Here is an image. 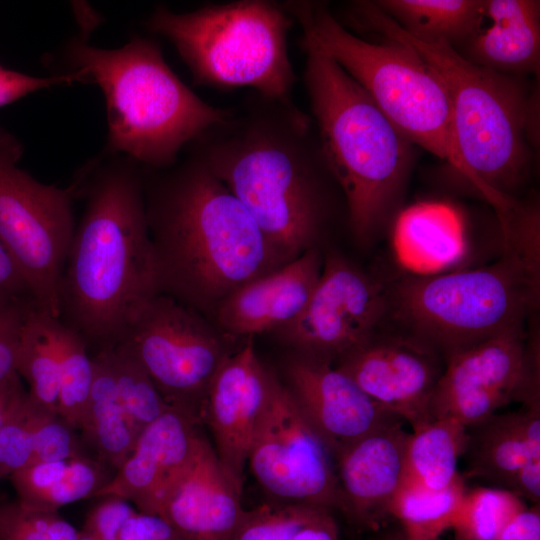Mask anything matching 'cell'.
Segmentation results:
<instances>
[{
  "label": "cell",
  "mask_w": 540,
  "mask_h": 540,
  "mask_svg": "<svg viewBox=\"0 0 540 540\" xmlns=\"http://www.w3.org/2000/svg\"><path fill=\"white\" fill-rule=\"evenodd\" d=\"M69 187L84 209L61 278L58 319L93 354L117 346L141 308L160 294L142 166L102 150Z\"/></svg>",
  "instance_id": "1"
},
{
  "label": "cell",
  "mask_w": 540,
  "mask_h": 540,
  "mask_svg": "<svg viewBox=\"0 0 540 540\" xmlns=\"http://www.w3.org/2000/svg\"><path fill=\"white\" fill-rule=\"evenodd\" d=\"M185 149L241 202L285 263L314 247L334 179L311 116L296 104L251 91Z\"/></svg>",
  "instance_id": "2"
},
{
  "label": "cell",
  "mask_w": 540,
  "mask_h": 540,
  "mask_svg": "<svg viewBox=\"0 0 540 540\" xmlns=\"http://www.w3.org/2000/svg\"><path fill=\"white\" fill-rule=\"evenodd\" d=\"M158 291L202 315L286 264L233 193L196 156L142 166Z\"/></svg>",
  "instance_id": "3"
},
{
  "label": "cell",
  "mask_w": 540,
  "mask_h": 540,
  "mask_svg": "<svg viewBox=\"0 0 540 540\" xmlns=\"http://www.w3.org/2000/svg\"><path fill=\"white\" fill-rule=\"evenodd\" d=\"M339 21L409 45L435 71L449 98L464 177L498 215L508 211L514 205L510 193L528 174L536 138L538 98L524 78L477 65L444 41L410 35L373 1L350 2Z\"/></svg>",
  "instance_id": "4"
},
{
  "label": "cell",
  "mask_w": 540,
  "mask_h": 540,
  "mask_svg": "<svg viewBox=\"0 0 540 540\" xmlns=\"http://www.w3.org/2000/svg\"><path fill=\"white\" fill-rule=\"evenodd\" d=\"M90 34L79 30L45 64L52 75L75 73L80 83L102 90L107 120L102 150L143 167L168 168L192 140L230 115L231 107L207 103L180 80L155 40L134 35L123 46L106 49L90 45Z\"/></svg>",
  "instance_id": "5"
},
{
  "label": "cell",
  "mask_w": 540,
  "mask_h": 540,
  "mask_svg": "<svg viewBox=\"0 0 540 540\" xmlns=\"http://www.w3.org/2000/svg\"><path fill=\"white\" fill-rule=\"evenodd\" d=\"M503 254L475 269L411 274L388 294V313L447 356L523 328L539 292L538 212L518 206L503 220Z\"/></svg>",
  "instance_id": "6"
},
{
  "label": "cell",
  "mask_w": 540,
  "mask_h": 540,
  "mask_svg": "<svg viewBox=\"0 0 540 540\" xmlns=\"http://www.w3.org/2000/svg\"><path fill=\"white\" fill-rule=\"evenodd\" d=\"M303 82L327 167L342 192L351 232L368 241L400 199L410 143L336 62L305 47Z\"/></svg>",
  "instance_id": "7"
},
{
  "label": "cell",
  "mask_w": 540,
  "mask_h": 540,
  "mask_svg": "<svg viewBox=\"0 0 540 540\" xmlns=\"http://www.w3.org/2000/svg\"><path fill=\"white\" fill-rule=\"evenodd\" d=\"M280 4L301 26L302 48L316 49L331 58L410 143L447 161L464 176L444 85L412 47L386 38L372 42L357 36L322 1Z\"/></svg>",
  "instance_id": "8"
},
{
  "label": "cell",
  "mask_w": 540,
  "mask_h": 540,
  "mask_svg": "<svg viewBox=\"0 0 540 540\" xmlns=\"http://www.w3.org/2000/svg\"><path fill=\"white\" fill-rule=\"evenodd\" d=\"M294 22L280 2L237 0L182 13L157 5L144 26L171 42L194 85L219 90L247 87L295 105L297 79L288 52Z\"/></svg>",
  "instance_id": "9"
},
{
  "label": "cell",
  "mask_w": 540,
  "mask_h": 540,
  "mask_svg": "<svg viewBox=\"0 0 540 540\" xmlns=\"http://www.w3.org/2000/svg\"><path fill=\"white\" fill-rule=\"evenodd\" d=\"M22 143L0 126V239L38 310L59 318V288L76 223L70 187L44 184L17 163Z\"/></svg>",
  "instance_id": "10"
},
{
  "label": "cell",
  "mask_w": 540,
  "mask_h": 540,
  "mask_svg": "<svg viewBox=\"0 0 540 540\" xmlns=\"http://www.w3.org/2000/svg\"><path fill=\"white\" fill-rule=\"evenodd\" d=\"M117 346L137 360L171 408L197 423L203 420L208 388L229 354L204 315L157 294Z\"/></svg>",
  "instance_id": "11"
},
{
  "label": "cell",
  "mask_w": 540,
  "mask_h": 540,
  "mask_svg": "<svg viewBox=\"0 0 540 540\" xmlns=\"http://www.w3.org/2000/svg\"><path fill=\"white\" fill-rule=\"evenodd\" d=\"M247 464L260 486L284 503L343 509L332 453L276 377Z\"/></svg>",
  "instance_id": "12"
},
{
  "label": "cell",
  "mask_w": 540,
  "mask_h": 540,
  "mask_svg": "<svg viewBox=\"0 0 540 540\" xmlns=\"http://www.w3.org/2000/svg\"><path fill=\"white\" fill-rule=\"evenodd\" d=\"M388 309L382 284L330 253L306 306L279 333L298 354L332 364L373 338Z\"/></svg>",
  "instance_id": "13"
},
{
  "label": "cell",
  "mask_w": 540,
  "mask_h": 540,
  "mask_svg": "<svg viewBox=\"0 0 540 540\" xmlns=\"http://www.w3.org/2000/svg\"><path fill=\"white\" fill-rule=\"evenodd\" d=\"M528 354L523 328H518L447 356L431 399L432 420L451 419L468 430L520 401Z\"/></svg>",
  "instance_id": "14"
},
{
  "label": "cell",
  "mask_w": 540,
  "mask_h": 540,
  "mask_svg": "<svg viewBox=\"0 0 540 540\" xmlns=\"http://www.w3.org/2000/svg\"><path fill=\"white\" fill-rule=\"evenodd\" d=\"M444 364L440 353L412 336L375 335L340 358L335 367L414 429L432 420L431 399Z\"/></svg>",
  "instance_id": "15"
},
{
  "label": "cell",
  "mask_w": 540,
  "mask_h": 540,
  "mask_svg": "<svg viewBox=\"0 0 540 540\" xmlns=\"http://www.w3.org/2000/svg\"><path fill=\"white\" fill-rule=\"evenodd\" d=\"M260 362L253 337L228 354L215 373L205 399L203 420L226 472L242 486L248 452L274 379Z\"/></svg>",
  "instance_id": "16"
},
{
  "label": "cell",
  "mask_w": 540,
  "mask_h": 540,
  "mask_svg": "<svg viewBox=\"0 0 540 540\" xmlns=\"http://www.w3.org/2000/svg\"><path fill=\"white\" fill-rule=\"evenodd\" d=\"M287 389L333 457L347 445L401 419L329 362L297 354L286 364Z\"/></svg>",
  "instance_id": "17"
},
{
  "label": "cell",
  "mask_w": 540,
  "mask_h": 540,
  "mask_svg": "<svg viewBox=\"0 0 540 540\" xmlns=\"http://www.w3.org/2000/svg\"><path fill=\"white\" fill-rule=\"evenodd\" d=\"M197 425L175 409L163 413L141 431L129 456L95 497H119L138 512L158 515L166 494L205 440Z\"/></svg>",
  "instance_id": "18"
},
{
  "label": "cell",
  "mask_w": 540,
  "mask_h": 540,
  "mask_svg": "<svg viewBox=\"0 0 540 540\" xmlns=\"http://www.w3.org/2000/svg\"><path fill=\"white\" fill-rule=\"evenodd\" d=\"M402 419L389 421L334 457L345 511L358 524L375 528L389 515L405 480V446L409 435Z\"/></svg>",
  "instance_id": "19"
},
{
  "label": "cell",
  "mask_w": 540,
  "mask_h": 540,
  "mask_svg": "<svg viewBox=\"0 0 540 540\" xmlns=\"http://www.w3.org/2000/svg\"><path fill=\"white\" fill-rule=\"evenodd\" d=\"M241 490L205 439L192 464L166 494L158 515L183 540H232L245 511Z\"/></svg>",
  "instance_id": "20"
},
{
  "label": "cell",
  "mask_w": 540,
  "mask_h": 540,
  "mask_svg": "<svg viewBox=\"0 0 540 540\" xmlns=\"http://www.w3.org/2000/svg\"><path fill=\"white\" fill-rule=\"evenodd\" d=\"M323 260L316 247L230 294L216 309L222 330L235 337L279 329L304 309L320 278Z\"/></svg>",
  "instance_id": "21"
},
{
  "label": "cell",
  "mask_w": 540,
  "mask_h": 540,
  "mask_svg": "<svg viewBox=\"0 0 540 540\" xmlns=\"http://www.w3.org/2000/svg\"><path fill=\"white\" fill-rule=\"evenodd\" d=\"M491 21L465 46L469 61L493 71L523 77L539 74L540 2L535 0L485 1Z\"/></svg>",
  "instance_id": "22"
},
{
  "label": "cell",
  "mask_w": 540,
  "mask_h": 540,
  "mask_svg": "<svg viewBox=\"0 0 540 540\" xmlns=\"http://www.w3.org/2000/svg\"><path fill=\"white\" fill-rule=\"evenodd\" d=\"M393 243L399 262L413 274L439 273L464 254L463 222L447 204L418 203L397 217Z\"/></svg>",
  "instance_id": "23"
},
{
  "label": "cell",
  "mask_w": 540,
  "mask_h": 540,
  "mask_svg": "<svg viewBox=\"0 0 540 540\" xmlns=\"http://www.w3.org/2000/svg\"><path fill=\"white\" fill-rule=\"evenodd\" d=\"M112 475L107 466L87 455L28 465L9 477L23 505L58 512L68 504L90 497L103 488Z\"/></svg>",
  "instance_id": "24"
},
{
  "label": "cell",
  "mask_w": 540,
  "mask_h": 540,
  "mask_svg": "<svg viewBox=\"0 0 540 540\" xmlns=\"http://www.w3.org/2000/svg\"><path fill=\"white\" fill-rule=\"evenodd\" d=\"M91 355L94 377L80 431L96 458L116 471L131 453L141 430L123 406L106 359L100 352Z\"/></svg>",
  "instance_id": "25"
},
{
  "label": "cell",
  "mask_w": 540,
  "mask_h": 540,
  "mask_svg": "<svg viewBox=\"0 0 540 540\" xmlns=\"http://www.w3.org/2000/svg\"><path fill=\"white\" fill-rule=\"evenodd\" d=\"M464 454L468 475L485 479L511 491L519 469L529 460L540 459L529 447L523 432V412L491 415L470 428Z\"/></svg>",
  "instance_id": "26"
},
{
  "label": "cell",
  "mask_w": 540,
  "mask_h": 540,
  "mask_svg": "<svg viewBox=\"0 0 540 540\" xmlns=\"http://www.w3.org/2000/svg\"><path fill=\"white\" fill-rule=\"evenodd\" d=\"M375 5L410 35L427 41H444L456 49L480 30L485 1L480 0H378Z\"/></svg>",
  "instance_id": "27"
},
{
  "label": "cell",
  "mask_w": 540,
  "mask_h": 540,
  "mask_svg": "<svg viewBox=\"0 0 540 540\" xmlns=\"http://www.w3.org/2000/svg\"><path fill=\"white\" fill-rule=\"evenodd\" d=\"M468 441L467 429L451 419H433L409 433L405 446V480L441 490L462 476L457 465Z\"/></svg>",
  "instance_id": "28"
},
{
  "label": "cell",
  "mask_w": 540,
  "mask_h": 540,
  "mask_svg": "<svg viewBox=\"0 0 540 540\" xmlns=\"http://www.w3.org/2000/svg\"><path fill=\"white\" fill-rule=\"evenodd\" d=\"M51 318L36 307L28 312L22 328L16 372L28 383L27 392L35 402L59 414V362L50 329Z\"/></svg>",
  "instance_id": "29"
},
{
  "label": "cell",
  "mask_w": 540,
  "mask_h": 540,
  "mask_svg": "<svg viewBox=\"0 0 540 540\" xmlns=\"http://www.w3.org/2000/svg\"><path fill=\"white\" fill-rule=\"evenodd\" d=\"M466 491L463 477L441 490L404 481L390 505L389 515L401 523L407 538L437 537L451 529Z\"/></svg>",
  "instance_id": "30"
},
{
  "label": "cell",
  "mask_w": 540,
  "mask_h": 540,
  "mask_svg": "<svg viewBox=\"0 0 540 540\" xmlns=\"http://www.w3.org/2000/svg\"><path fill=\"white\" fill-rule=\"evenodd\" d=\"M50 329L59 362V415L81 430L93 383V358L83 338L59 319H50Z\"/></svg>",
  "instance_id": "31"
},
{
  "label": "cell",
  "mask_w": 540,
  "mask_h": 540,
  "mask_svg": "<svg viewBox=\"0 0 540 540\" xmlns=\"http://www.w3.org/2000/svg\"><path fill=\"white\" fill-rule=\"evenodd\" d=\"M524 506L523 499L507 489L467 490L451 529L456 540H496L508 520Z\"/></svg>",
  "instance_id": "32"
},
{
  "label": "cell",
  "mask_w": 540,
  "mask_h": 540,
  "mask_svg": "<svg viewBox=\"0 0 540 540\" xmlns=\"http://www.w3.org/2000/svg\"><path fill=\"white\" fill-rule=\"evenodd\" d=\"M97 352L106 359L123 406L141 431L163 413L173 409L142 366L124 348L115 346Z\"/></svg>",
  "instance_id": "33"
},
{
  "label": "cell",
  "mask_w": 540,
  "mask_h": 540,
  "mask_svg": "<svg viewBox=\"0 0 540 540\" xmlns=\"http://www.w3.org/2000/svg\"><path fill=\"white\" fill-rule=\"evenodd\" d=\"M41 405L23 390L0 428V481L29 465Z\"/></svg>",
  "instance_id": "34"
},
{
  "label": "cell",
  "mask_w": 540,
  "mask_h": 540,
  "mask_svg": "<svg viewBox=\"0 0 540 540\" xmlns=\"http://www.w3.org/2000/svg\"><path fill=\"white\" fill-rule=\"evenodd\" d=\"M321 508L283 503L245 510L232 540H291Z\"/></svg>",
  "instance_id": "35"
},
{
  "label": "cell",
  "mask_w": 540,
  "mask_h": 540,
  "mask_svg": "<svg viewBox=\"0 0 540 540\" xmlns=\"http://www.w3.org/2000/svg\"><path fill=\"white\" fill-rule=\"evenodd\" d=\"M78 530L58 512L29 508L17 499L0 503V540H77Z\"/></svg>",
  "instance_id": "36"
},
{
  "label": "cell",
  "mask_w": 540,
  "mask_h": 540,
  "mask_svg": "<svg viewBox=\"0 0 540 540\" xmlns=\"http://www.w3.org/2000/svg\"><path fill=\"white\" fill-rule=\"evenodd\" d=\"M75 431L58 413L41 406L29 465L85 456Z\"/></svg>",
  "instance_id": "37"
},
{
  "label": "cell",
  "mask_w": 540,
  "mask_h": 540,
  "mask_svg": "<svg viewBox=\"0 0 540 540\" xmlns=\"http://www.w3.org/2000/svg\"><path fill=\"white\" fill-rule=\"evenodd\" d=\"M34 307V303L0 307V384L18 375L16 363L22 328L28 312Z\"/></svg>",
  "instance_id": "38"
},
{
  "label": "cell",
  "mask_w": 540,
  "mask_h": 540,
  "mask_svg": "<svg viewBox=\"0 0 540 540\" xmlns=\"http://www.w3.org/2000/svg\"><path fill=\"white\" fill-rule=\"evenodd\" d=\"M80 83L75 73L39 77L0 66V107L41 89Z\"/></svg>",
  "instance_id": "39"
},
{
  "label": "cell",
  "mask_w": 540,
  "mask_h": 540,
  "mask_svg": "<svg viewBox=\"0 0 540 540\" xmlns=\"http://www.w3.org/2000/svg\"><path fill=\"white\" fill-rule=\"evenodd\" d=\"M137 511L119 497H103L86 517L83 528L94 533L100 540L117 538L124 523Z\"/></svg>",
  "instance_id": "40"
},
{
  "label": "cell",
  "mask_w": 540,
  "mask_h": 540,
  "mask_svg": "<svg viewBox=\"0 0 540 540\" xmlns=\"http://www.w3.org/2000/svg\"><path fill=\"white\" fill-rule=\"evenodd\" d=\"M119 540H183L161 516L136 512L122 526Z\"/></svg>",
  "instance_id": "41"
},
{
  "label": "cell",
  "mask_w": 540,
  "mask_h": 540,
  "mask_svg": "<svg viewBox=\"0 0 540 540\" xmlns=\"http://www.w3.org/2000/svg\"><path fill=\"white\" fill-rule=\"evenodd\" d=\"M17 303L35 304V301L21 271L0 239V307Z\"/></svg>",
  "instance_id": "42"
},
{
  "label": "cell",
  "mask_w": 540,
  "mask_h": 540,
  "mask_svg": "<svg viewBox=\"0 0 540 540\" xmlns=\"http://www.w3.org/2000/svg\"><path fill=\"white\" fill-rule=\"evenodd\" d=\"M496 540H540L539 504L524 506L504 525Z\"/></svg>",
  "instance_id": "43"
},
{
  "label": "cell",
  "mask_w": 540,
  "mask_h": 540,
  "mask_svg": "<svg viewBox=\"0 0 540 540\" xmlns=\"http://www.w3.org/2000/svg\"><path fill=\"white\" fill-rule=\"evenodd\" d=\"M511 491L533 505L540 502V459L527 461L517 472Z\"/></svg>",
  "instance_id": "44"
},
{
  "label": "cell",
  "mask_w": 540,
  "mask_h": 540,
  "mask_svg": "<svg viewBox=\"0 0 540 540\" xmlns=\"http://www.w3.org/2000/svg\"><path fill=\"white\" fill-rule=\"evenodd\" d=\"M329 511L321 508L291 540H340L338 526Z\"/></svg>",
  "instance_id": "45"
},
{
  "label": "cell",
  "mask_w": 540,
  "mask_h": 540,
  "mask_svg": "<svg viewBox=\"0 0 540 540\" xmlns=\"http://www.w3.org/2000/svg\"><path fill=\"white\" fill-rule=\"evenodd\" d=\"M23 390L19 375L0 384V428L12 404Z\"/></svg>",
  "instance_id": "46"
},
{
  "label": "cell",
  "mask_w": 540,
  "mask_h": 540,
  "mask_svg": "<svg viewBox=\"0 0 540 540\" xmlns=\"http://www.w3.org/2000/svg\"><path fill=\"white\" fill-rule=\"evenodd\" d=\"M77 540H100L94 533L82 528L78 531Z\"/></svg>",
  "instance_id": "47"
},
{
  "label": "cell",
  "mask_w": 540,
  "mask_h": 540,
  "mask_svg": "<svg viewBox=\"0 0 540 540\" xmlns=\"http://www.w3.org/2000/svg\"><path fill=\"white\" fill-rule=\"evenodd\" d=\"M388 540H443L440 538V536L432 537V538H426V539H410L403 535V533L394 535L390 537Z\"/></svg>",
  "instance_id": "48"
},
{
  "label": "cell",
  "mask_w": 540,
  "mask_h": 540,
  "mask_svg": "<svg viewBox=\"0 0 540 540\" xmlns=\"http://www.w3.org/2000/svg\"><path fill=\"white\" fill-rule=\"evenodd\" d=\"M107 540H119V539L117 537V538H111V539H107Z\"/></svg>",
  "instance_id": "49"
}]
</instances>
